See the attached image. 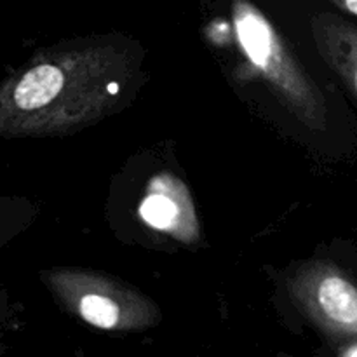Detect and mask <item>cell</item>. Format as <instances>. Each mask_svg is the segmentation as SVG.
Instances as JSON below:
<instances>
[{
	"label": "cell",
	"instance_id": "6da1fadb",
	"mask_svg": "<svg viewBox=\"0 0 357 357\" xmlns=\"http://www.w3.org/2000/svg\"><path fill=\"white\" fill-rule=\"evenodd\" d=\"M139 52L117 37L40 52L0 86V136H65L122 110L139 84Z\"/></svg>",
	"mask_w": 357,
	"mask_h": 357
},
{
	"label": "cell",
	"instance_id": "7a4b0ae2",
	"mask_svg": "<svg viewBox=\"0 0 357 357\" xmlns=\"http://www.w3.org/2000/svg\"><path fill=\"white\" fill-rule=\"evenodd\" d=\"M232 17L241 51L264 75L282 107L310 131H326L328 108L323 91L302 68L271 20L250 0H234Z\"/></svg>",
	"mask_w": 357,
	"mask_h": 357
},
{
	"label": "cell",
	"instance_id": "3957f363",
	"mask_svg": "<svg viewBox=\"0 0 357 357\" xmlns=\"http://www.w3.org/2000/svg\"><path fill=\"white\" fill-rule=\"evenodd\" d=\"M44 281L68 312L96 330L138 333L160 323L159 307L121 279L89 268H52Z\"/></svg>",
	"mask_w": 357,
	"mask_h": 357
},
{
	"label": "cell",
	"instance_id": "277c9868",
	"mask_svg": "<svg viewBox=\"0 0 357 357\" xmlns=\"http://www.w3.org/2000/svg\"><path fill=\"white\" fill-rule=\"evenodd\" d=\"M293 303L338 342L357 338V284L335 264L309 261L288 282Z\"/></svg>",
	"mask_w": 357,
	"mask_h": 357
},
{
	"label": "cell",
	"instance_id": "5b68a950",
	"mask_svg": "<svg viewBox=\"0 0 357 357\" xmlns=\"http://www.w3.org/2000/svg\"><path fill=\"white\" fill-rule=\"evenodd\" d=\"M138 215L150 229L167 234L185 246H194L201 237L190 190L173 173H159L150 178L139 201Z\"/></svg>",
	"mask_w": 357,
	"mask_h": 357
},
{
	"label": "cell",
	"instance_id": "8992f818",
	"mask_svg": "<svg viewBox=\"0 0 357 357\" xmlns=\"http://www.w3.org/2000/svg\"><path fill=\"white\" fill-rule=\"evenodd\" d=\"M317 52L357 103V24L338 14H317L310 21Z\"/></svg>",
	"mask_w": 357,
	"mask_h": 357
},
{
	"label": "cell",
	"instance_id": "52a82bcc",
	"mask_svg": "<svg viewBox=\"0 0 357 357\" xmlns=\"http://www.w3.org/2000/svg\"><path fill=\"white\" fill-rule=\"evenodd\" d=\"M330 3H333L337 9H340L342 13L351 14V16L357 17V0H328Z\"/></svg>",
	"mask_w": 357,
	"mask_h": 357
},
{
	"label": "cell",
	"instance_id": "ba28073f",
	"mask_svg": "<svg viewBox=\"0 0 357 357\" xmlns=\"http://www.w3.org/2000/svg\"><path fill=\"white\" fill-rule=\"evenodd\" d=\"M337 354L340 357H357V338H354V340L340 342V347H338Z\"/></svg>",
	"mask_w": 357,
	"mask_h": 357
}]
</instances>
